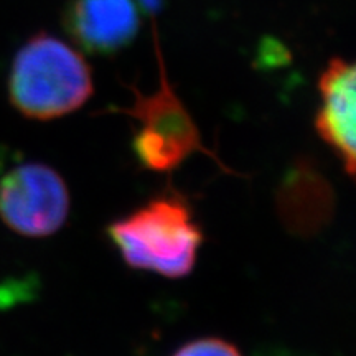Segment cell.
Wrapping results in <instances>:
<instances>
[{
  "label": "cell",
  "mask_w": 356,
  "mask_h": 356,
  "mask_svg": "<svg viewBox=\"0 0 356 356\" xmlns=\"http://www.w3.org/2000/svg\"><path fill=\"white\" fill-rule=\"evenodd\" d=\"M122 261L137 270L167 279L186 277L195 264L203 231L180 195H160L108 226Z\"/></svg>",
  "instance_id": "1"
},
{
  "label": "cell",
  "mask_w": 356,
  "mask_h": 356,
  "mask_svg": "<svg viewBox=\"0 0 356 356\" xmlns=\"http://www.w3.org/2000/svg\"><path fill=\"white\" fill-rule=\"evenodd\" d=\"M7 88L13 108L35 121L74 113L95 92L84 56L48 33H37L17 51Z\"/></svg>",
  "instance_id": "2"
},
{
  "label": "cell",
  "mask_w": 356,
  "mask_h": 356,
  "mask_svg": "<svg viewBox=\"0 0 356 356\" xmlns=\"http://www.w3.org/2000/svg\"><path fill=\"white\" fill-rule=\"evenodd\" d=\"M159 60L160 86L152 95H144L137 88H132V104L118 109V113L139 122V129L132 139L134 155L140 165L150 172L175 170L191 154L197 152L208 155L221 165L216 155L204 147L198 126L178 97L173 84L168 83L160 55Z\"/></svg>",
  "instance_id": "3"
},
{
  "label": "cell",
  "mask_w": 356,
  "mask_h": 356,
  "mask_svg": "<svg viewBox=\"0 0 356 356\" xmlns=\"http://www.w3.org/2000/svg\"><path fill=\"white\" fill-rule=\"evenodd\" d=\"M70 190L47 163L26 162L0 178V220L24 238H48L68 221Z\"/></svg>",
  "instance_id": "4"
},
{
  "label": "cell",
  "mask_w": 356,
  "mask_h": 356,
  "mask_svg": "<svg viewBox=\"0 0 356 356\" xmlns=\"http://www.w3.org/2000/svg\"><path fill=\"white\" fill-rule=\"evenodd\" d=\"M355 65L332 58L318 78L320 108L315 114V132L333 150L348 177H355Z\"/></svg>",
  "instance_id": "5"
},
{
  "label": "cell",
  "mask_w": 356,
  "mask_h": 356,
  "mask_svg": "<svg viewBox=\"0 0 356 356\" xmlns=\"http://www.w3.org/2000/svg\"><path fill=\"white\" fill-rule=\"evenodd\" d=\"M139 10L134 0H73L65 26L84 51L113 55L131 44L139 32Z\"/></svg>",
  "instance_id": "6"
},
{
  "label": "cell",
  "mask_w": 356,
  "mask_h": 356,
  "mask_svg": "<svg viewBox=\"0 0 356 356\" xmlns=\"http://www.w3.org/2000/svg\"><path fill=\"white\" fill-rule=\"evenodd\" d=\"M173 356H243L241 351L221 338L208 337L180 346Z\"/></svg>",
  "instance_id": "7"
}]
</instances>
